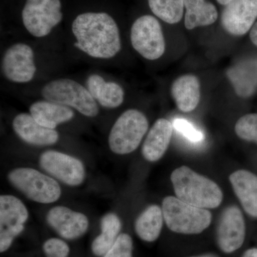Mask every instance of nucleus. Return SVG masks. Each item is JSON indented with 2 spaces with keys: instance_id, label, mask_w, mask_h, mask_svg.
<instances>
[{
  "instance_id": "20e7f679",
  "label": "nucleus",
  "mask_w": 257,
  "mask_h": 257,
  "mask_svg": "<svg viewBox=\"0 0 257 257\" xmlns=\"http://www.w3.org/2000/svg\"><path fill=\"white\" fill-rule=\"evenodd\" d=\"M47 101L77 109L88 117L99 114V106L88 89L73 79H58L47 84L42 90Z\"/></svg>"
},
{
  "instance_id": "cd10ccee",
  "label": "nucleus",
  "mask_w": 257,
  "mask_h": 257,
  "mask_svg": "<svg viewBox=\"0 0 257 257\" xmlns=\"http://www.w3.org/2000/svg\"><path fill=\"white\" fill-rule=\"evenodd\" d=\"M42 248L47 257H67L69 253L68 244L57 238L47 240Z\"/></svg>"
},
{
  "instance_id": "7c9ffc66",
  "label": "nucleus",
  "mask_w": 257,
  "mask_h": 257,
  "mask_svg": "<svg viewBox=\"0 0 257 257\" xmlns=\"http://www.w3.org/2000/svg\"><path fill=\"white\" fill-rule=\"evenodd\" d=\"M241 257H257V248H248L243 252Z\"/></svg>"
},
{
  "instance_id": "c756f323",
  "label": "nucleus",
  "mask_w": 257,
  "mask_h": 257,
  "mask_svg": "<svg viewBox=\"0 0 257 257\" xmlns=\"http://www.w3.org/2000/svg\"><path fill=\"white\" fill-rule=\"evenodd\" d=\"M250 39L255 46L257 47V22L253 25L249 34Z\"/></svg>"
},
{
  "instance_id": "9b49d317",
  "label": "nucleus",
  "mask_w": 257,
  "mask_h": 257,
  "mask_svg": "<svg viewBox=\"0 0 257 257\" xmlns=\"http://www.w3.org/2000/svg\"><path fill=\"white\" fill-rule=\"evenodd\" d=\"M246 237V224L242 212L236 206L223 211L216 228L218 246L225 253H234L241 247Z\"/></svg>"
},
{
  "instance_id": "473e14b6",
  "label": "nucleus",
  "mask_w": 257,
  "mask_h": 257,
  "mask_svg": "<svg viewBox=\"0 0 257 257\" xmlns=\"http://www.w3.org/2000/svg\"><path fill=\"white\" fill-rule=\"evenodd\" d=\"M216 1H217L219 4L225 5V6H226V5H227L229 3H231L232 0H216Z\"/></svg>"
},
{
  "instance_id": "6ab92c4d",
  "label": "nucleus",
  "mask_w": 257,
  "mask_h": 257,
  "mask_svg": "<svg viewBox=\"0 0 257 257\" xmlns=\"http://www.w3.org/2000/svg\"><path fill=\"white\" fill-rule=\"evenodd\" d=\"M30 114L38 124L55 130L59 124L73 119L74 113L70 107L49 101L33 103L30 108Z\"/></svg>"
},
{
  "instance_id": "b1692460",
  "label": "nucleus",
  "mask_w": 257,
  "mask_h": 257,
  "mask_svg": "<svg viewBox=\"0 0 257 257\" xmlns=\"http://www.w3.org/2000/svg\"><path fill=\"white\" fill-rule=\"evenodd\" d=\"M121 222L114 213H108L101 219V234L93 241L92 252L97 256L104 254L114 245L119 236Z\"/></svg>"
},
{
  "instance_id": "f8f14e48",
  "label": "nucleus",
  "mask_w": 257,
  "mask_h": 257,
  "mask_svg": "<svg viewBox=\"0 0 257 257\" xmlns=\"http://www.w3.org/2000/svg\"><path fill=\"white\" fill-rule=\"evenodd\" d=\"M2 70L10 82L27 83L32 80L37 68L31 47L18 43L8 48L3 57Z\"/></svg>"
},
{
  "instance_id": "f257e3e1",
  "label": "nucleus",
  "mask_w": 257,
  "mask_h": 257,
  "mask_svg": "<svg viewBox=\"0 0 257 257\" xmlns=\"http://www.w3.org/2000/svg\"><path fill=\"white\" fill-rule=\"evenodd\" d=\"M72 30L75 47L93 58H112L121 50L119 28L107 13L79 15L74 20Z\"/></svg>"
},
{
  "instance_id": "2f4dec72",
  "label": "nucleus",
  "mask_w": 257,
  "mask_h": 257,
  "mask_svg": "<svg viewBox=\"0 0 257 257\" xmlns=\"http://www.w3.org/2000/svg\"><path fill=\"white\" fill-rule=\"evenodd\" d=\"M189 257H219L218 255L213 253H203V254L197 255V256H192Z\"/></svg>"
},
{
  "instance_id": "1a4fd4ad",
  "label": "nucleus",
  "mask_w": 257,
  "mask_h": 257,
  "mask_svg": "<svg viewBox=\"0 0 257 257\" xmlns=\"http://www.w3.org/2000/svg\"><path fill=\"white\" fill-rule=\"evenodd\" d=\"M28 211L18 198L13 195L0 197V251L5 252L18 235L25 229Z\"/></svg>"
},
{
  "instance_id": "39448f33",
  "label": "nucleus",
  "mask_w": 257,
  "mask_h": 257,
  "mask_svg": "<svg viewBox=\"0 0 257 257\" xmlns=\"http://www.w3.org/2000/svg\"><path fill=\"white\" fill-rule=\"evenodd\" d=\"M149 122L138 109H128L116 119L109 136V146L117 155H127L136 150L146 135Z\"/></svg>"
},
{
  "instance_id": "412c9836",
  "label": "nucleus",
  "mask_w": 257,
  "mask_h": 257,
  "mask_svg": "<svg viewBox=\"0 0 257 257\" xmlns=\"http://www.w3.org/2000/svg\"><path fill=\"white\" fill-rule=\"evenodd\" d=\"M227 76L237 95L248 97L257 87V62L246 61L237 64L227 71Z\"/></svg>"
},
{
  "instance_id": "a211bd4d",
  "label": "nucleus",
  "mask_w": 257,
  "mask_h": 257,
  "mask_svg": "<svg viewBox=\"0 0 257 257\" xmlns=\"http://www.w3.org/2000/svg\"><path fill=\"white\" fill-rule=\"evenodd\" d=\"M171 93L179 110L190 112L200 101V82L192 74L181 76L172 84Z\"/></svg>"
},
{
  "instance_id": "4468645a",
  "label": "nucleus",
  "mask_w": 257,
  "mask_h": 257,
  "mask_svg": "<svg viewBox=\"0 0 257 257\" xmlns=\"http://www.w3.org/2000/svg\"><path fill=\"white\" fill-rule=\"evenodd\" d=\"M47 221L57 234L66 239L80 237L89 227L87 216L63 206L51 209L47 213Z\"/></svg>"
},
{
  "instance_id": "423d86ee",
  "label": "nucleus",
  "mask_w": 257,
  "mask_h": 257,
  "mask_svg": "<svg viewBox=\"0 0 257 257\" xmlns=\"http://www.w3.org/2000/svg\"><path fill=\"white\" fill-rule=\"evenodd\" d=\"M8 180L13 187L34 202L50 204L58 200L62 194L57 181L28 167L11 171Z\"/></svg>"
},
{
  "instance_id": "9d476101",
  "label": "nucleus",
  "mask_w": 257,
  "mask_h": 257,
  "mask_svg": "<svg viewBox=\"0 0 257 257\" xmlns=\"http://www.w3.org/2000/svg\"><path fill=\"white\" fill-rule=\"evenodd\" d=\"M42 170L69 186L80 185L85 178V169L79 159L62 152L48 150L40 158Z\"/></svg>"
},
{
  "instance_id": "aec40b11",
  "label": "nucleus",
  "mask_w": 257,
  "mask_h": 257,
  "mask_svg": "<svg viewBox=\"0 0 257 257\" xmlns=\"http://www.w3.org/2000/svg\"><path fill=\"white\" fill-rule=\"evenodd\" d=\"M87 89L96 102L103 107L114 109L122 104L124 92L117 83L106 82L99 74H92L87 80Z\"/></svg>"
},
{
  "instance_id": "f03ea898",
  "label": "nucleus",
  "mask_w": 257,
  "mask_h": 257,
  "mask_svg": "<svg viewBox=\"0 0 257 257\" xmlns=\"http://www.w3.org/2000/svg\"><path fill=\"white\" fill-rule=\"evenodd\" d=\"M171 181L180 200L202 209H215L221 204L223 193L216 182L182 166L173 171Z\"/></svg>"
},
{
  "instance_id": "a878e982",
  "label": "nucleus",
  "mask_w": 257,
  "mask_h": 257,
  "mask_svg": "<svg viewBox=\"0 0 257 257\" xmlns=\"http://www.w3.org/2000/svg\"><path fill=\"white\" fill-rule=\"evenodd\" d=\"M235 133L241 140L257 144V113L244 115L238 119Z\"/></svg>"
},
{
  "instance_id": "0eeeda50",
  "label": "nucleus",
  "mask_w": 257,
  "mask_h": 257,
  "mask_svg": "<svg viewBox=\"0 0 257 257\" xmlns=\"http://www.w3.org/2000/svg\"><path fill=\"white\" fill-rule=\"evenodd\" d=\"M60 0H27L22 18L25 28L35 37L48 35L62 21Z\"/></svg>"
},
{
  "instance_id": "ddd939ff",
  "label": "nucleus",
  "mask_w": 257,
  "mask_h": 257,
  "mask_svg": "<svg viewBox=\"0 0 257 257\" xmlns=\"http://www.w3.org/2000/svg\"><path fill=\"white\" fill-rule=\"evenodd\" d=\"M257 18V0H232L221 14V25L230 35L242 36L254 25Z\"/></svg>"
},
{
  "instance_id": "c85d7f7f",
  "label": "nucleus",
  "mask_w": 257,
  "mask_h": 257,
  "mask_svg": "<svg viewBox=\"0 0 257 257\" xmlns=\"http://www.w3.org/2000/svg\"><path fill=\"white\" fill-rule=\"evenodd\" d=\"M174 127L193 143H199L204 139L202 132L199 131L190 122L183 119H177L174 121Z\"/></svg>"
},
{
  "instance_id": "dca6fc26",
  "label": "nucleus",
  "mask_w": 257,
  "mask_h": 257,
  "mask_svg": "<svg viewBox=\"0 0 257 257\" xmlns=\"http://www.w3.org/2000/svg\"><path fill=\"white\" fill-rule=\"evenodd\" d=\"M173 133V125L166 119L155 121L149 132L142 148L143 157L149 162L160 160L170 145Z\"/></svg>"
},
{
  "instance_id": "393cba45",
  "label": "nucleus",
  "mask_w": 257,
  "mask_h": 257,
  "mask_svg": "<svg viewBox=\"0 0 257 257\" xmlns=\"http://www.w3.org/2000/svg\"><path fill=\"white\" fill-rule=\"evenodd\" d=\"M154 15L165 23H179L184 14V0H148Z\"/></svg>"
},
{
  "instance_id": "5701e85b",
  "label": "nucleus",
  "mask_w": 257,
  "mask_h": 257,
  "mask_svg": "<svg viewBox=\"0 0 257 257\" xmlns=\"http://www.w3.org/2000/svg\"><path fill=\"white\" fill-rule=\"evenodd\" d=\"M163 219L162 208L158 205H150L135 221V231L143 241L153 242L160 237Z\"/></svg>"
},
{
  "instance_id": "6e6552de",
  "label": "nucleus",
  "mask_w": 257,
  "mask_h": 257,
  "mask_svg": "<svg viewBox=\"0 0 257 257\" xmlns=\"http://www.w3.org/2000/svg\"><path fill=\"white\" fill-rule=\"evenodd\" d=\"M133 48L149 60L160 58L165 52V40L160 22L151 15H144L133 23L131 28Z\"/></svg>"
},
{
  "instance_id": "4be33fe9",
  "label": "nucleus",
  "mask_w": 257,
  "mask_h": 257,
  "mask_svg": "<svg viewBox=\"0 0 257 257\" xmlns=\"http://www.w3.org/2000/svg\"><path fill=\"white\" fill-rule=\"evenodd\" d=\"M184 25L187 30L209 26L216 21L218 12L212 3L206 0H184Z\"/></svg>"
},
{
  "instance_id": "f3484780",
  "label": "nucleus",
  "mask_w": 257,
  "mask_h": 257,
  "mask_svg": "<svg viewBox=\"0 0 257 257\" xmlns=\"http://www.w3.org/2000/svg\"><path fill=\"white\" fill-rule=\"evenodd\" d=\"M229 181L243 209L251 217L257 218V175L237 170L229 176Z\"/></svg>"
},
{
  "instance_id": "7ed1b4c3",
  "label": "nucleus",
  "mask_w": 257,
  "mask_h": 257,
  "mask_svg": "<svg viewBox=\"0 0 257 257\" xmlns=\"http://www.w3.org/2000/svg\"><path fill=\"white\" fill-rule=\"evenodd\" d=\"M162 209L167 227L177 234H200L210 226L212 219L207 209L191 205L172 196L163 199Z\"/></svg>"
},
{
  "instance_id": "2eb2a0df",
  "label": "nucleus",
  "mask_w": 257,
  "mask_h": 257,
  "mask_svg": "<svg viewBox=\"0 0 257 257\" xmlns=\"http://www.w3.org/2000/svg\"><path fill=\"white\" fill-rule=\"evenodd\" d=\"M13 127L19 138L34 146H50L57 143L59 140V134L55 130L38 124L31 114L27 113L15 116Z\"/></svg>"
},
{
  "instance_id": "bb28decb",
  "label": "nucleus",
  "mask_w": 257,
  "mask_h": 257,
  "mask_svg": "<svg viewBox=\"0 0 257 257\" xmlns=\"http://www.w3.org/2000/svg\"><path fill=\"white\" fill-rule=\"evenodd\" d=\"M133 240L127 234L119 235L114 245L104 257H133Z\"/></svg>"
}]
</instances>
